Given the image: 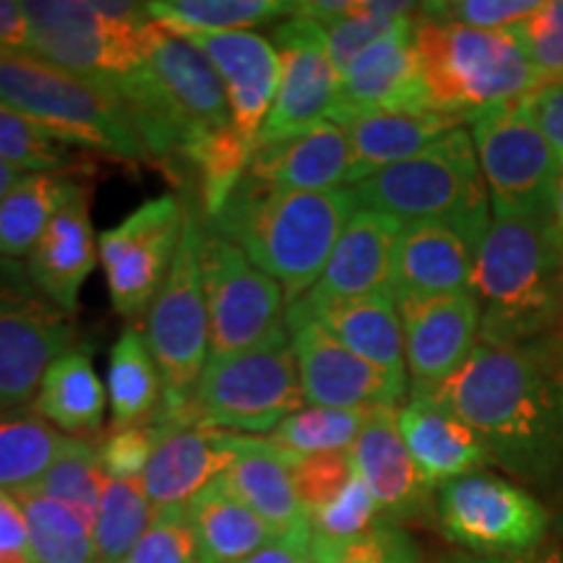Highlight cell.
I'll use <instances>...</instances> for the list:
<instances>
[{"instance_id": "6da1fadb", "label": "cell", "mask_w": 563, "mask_h": 563, "mask_svg": "<svg viewBox=\"0 0 563 563\" xmlns=\"http://www.w3.org/2000/svg\"><path fill=\"white\" fill-rule=\"evenodd\" d=\"M412 394L467 422L509 473L540 483L561 470L563 382L538 347L477 342L446 382Z\"/></svg>"}, {"instance_id": "7a4b0ae2", "label": "cell", "mask_w": 563, "mask_h": 563, "mask_svg": "<svg viewBox=\"0 0 563 563\" xmlns=\"http://www.w3.org/2000/svg\"><path fill=\"white\" fill-rule=\"evenodd\" d=\"M355 209L352 188L287 191L245 175L207 228L235 243L258 269L279 282L290 306L321 279Z\"/></svg>"}, {"instance_id": "3957f363", "label": "cell", "mask_w": 563, "mask_h": 563, "mask_svg": "<svg viewBox=\"0 0 563 563\" xmlns=\"http://www.w3.org/2000/svg\"><path fill=\"white\" fill-rule=\"evenodd\" d=\"M470 290L481 306V342L534 347L551 340L563 290V245L551 211L493 217Z\"/></svg>"}, {"instance_id": "277c9868", "label": "cell", "mask_w": 563, "mask_h": 563, "mask_svg": "<svg viewBox=\"0 0 563 563\" xmlns=\"http://www.w3.org/2000/svg\"><path fill=\"white\" fill-rule=\"evenodd\" d=\"M0 102L63 144H79L125 165L152 159L129 110L110 91L26 51L0 47Z\"/></svg>"}, {"instance_id": "5b68a950", "label": "cell", "mask_w": 563, "mask_h": 563, "mask_svg": "<svg viewBox=\"0 0 563 563\" xmlns=\"http://www.w3.org/2000/svg\"><path fill=\"white\" fill-rule=\"evenodd\" d=\"M422 84L433 110L473 118L493 104L522 100L543 84L511 32H485L418 13Z\"/></svg>"}, {"instance_id": "8992f818", "label": "cell", "mask_w": 563, "mask_h": 563, "mask_svg": "<svg viewBox=\"0 0 563 563\" xmlns=\"http://www.w3.org/2000/svg\"><path fill=\"white\" fill-rule=\"evenodd\" d=\"M357 207L402 224L456 222L490 228V199L470 131L456 129L426 152L352 186Z\"/></svg>"}, {"instance_id": "52a82bcc", "label": "cell", "mask_w": 563, "mask_h": 563, "mask_svg": "<svg viewBox=\"0 0 563 563\" xmlns=\"http://www.w3.org/2000/svg\"><path fill=\"white\" fill-rule=\"evenodd\" d=\"M207 224L188 207L170 274L146 313L144 336L165 384L167 422H186L194 389L209 361V313L201 279V245Z\"/></svg>"}, {"instance_id": "ba28073f", "label": "cell", "mask_w": 563, "mask_h": 563, "mask_svg": "<svg viewBox=\"0 0 563 563\" xmlns=\"http://www.w3.org/2000/svg\"><path fill=\"white\" fill-rule=\"evenodd\" d=\"M306 407L290 336L238 355L209 357L186 422L253 435L272 433Z\"/></svg>"}, {"instance_id": "9c48e42d", "label": "cell", "mask_w": 563, "mask_h": 563, "mask_svg": "<svg viewBox=\"0 0 563 563\" xmlns=\"http://www.w3.org/2000/svg\"><path fill=\"white\" fill-rule=\"evenodd\" d=\"M201 279L209 313V357L238 355L290 336L279 282L209 228L203 230Z\"/></svg>"}, {"instance_id": "30bf717a", "label": "cell", "mask_w": 563, "mask_h": 563, "mask_svg": "<svg viewBox=\"0 0 563 563\" xmlns=\"http://www.w3.org/2000/svg\"><path fill=\"white\" fill-rule=\"evenodd\" d=\"M477 162L493 217H534L551 211L561 159L522 100L493 104L470 118Z\"/></svg>"}, {"instance_id": "8fae6325", "label": "cell", "mask_w": 563, "mask_h": 563, "mask_svg": "<svg viewBox=\"0 0 563 563\" xmlns=\"http://www.w3.org/2000/svg\"><path fill=\"white\" fill-rule=\"evenodd\" d=\"M435 511L452 543L496 559L534 551L548 532L545 506L519 485L488 473L443 483Z\"/></svg>"}, {"instance_id": "7c38bea8", "label": "cell", "mask_w": 563, "mask_h": 563, "mask_svg": "<svg viewBox=\"0 0 563 563\" xmlns=\"http://www.w3.org/2000/svg\"><path fill=\"white\" fill-rule=\"evenodd\" d=\"M186 214L188 203L165 194L141 203L121 224L100 235V264L110 300L123 319L136 321L150 313L178 253Z\"/></svg>"}, {"instance_id": "4fadbf2b", "label": "cell", "mask_w": 563, "mask_h": 563, "mask_svg": "<svg viewBox=\"0 0 563 563\" xmlns=\"http://www.w3.org/2000/svg\"><path fill=\"white\" fill-rule=\"evenodd\" d=\"M74 323L32 282L0 277V410L37 397L51 365L74 350Z\"/></svg>"}, {"instance_id": "5bb4252c", "label": "cell", "mask_w": 563, "mask_h": 563, "mask_svg": "<svg viewBox=\"0 0 563 563\" xmlns=\"http://www.w3.org/2000/svg\"><path fill=\"white\" fill-rule=\"evenodd\" d=\"M279 89L262 139H279L332 121L342 102V76L316 21L290 16L274 26Z\"/></svg>"}, {"instance_id": "9a60e30c", "label": "cell", "mask_w": 563, "mask_h": 563, "mask_svg": "<svg viewBox=\"0 0 563 563\" xmlns=\"http://www.w3.org/2000/svg\"><path fill=\"white\" fill-rule=\"evenodd\" d=\"M287 332L308 405L332 410H382L397 407L405 399L407 382L357 357L319 323L298 321L290 323Z\"/></svg>"}, {"instance_id": "2e32d148", "label": "cell", "mask_w": 563, "mask_h": 563, "mask_svg": "<svg viewBox=\"0 0 563 563\" xmlns=\"http://www.w3.org/2000/svg\"><path fill=\"white\" fill-rule=\"evenodd\" d=\"M141 47L162 97L186 131L183 150L203 133L230 129L232 112L224 84L191 40L150 19L141 30Z\"/></svg>"}, {"instance_id": "e0dca14e", "label": "cell", "mask_w": 563, "mask_h": 563, "mask_svg": "<svg viewBox=\"0 0 563 563\" xmlns=\"http://www.w3.org/2000/svg\"><path fill=\"white\" fill-rule=\"evenodd\" d=\"M412 389L446 382L481 342V306L473 290L397 300Z\"/></svg>"}, {"instance_id": "ac0fdd59", "label": "cell", "mask_w": 563, "mask_h": 563, "mask_svg": "<svg viewBox=\"0 0 563 563\" xmlns=\"http://www.w3.org/2000/svg\"><path fill=\"white\" fill-rule=\"evenodd\" d=\"M243 441L241 433L201 422H170L141 477L152 509L165 511L191 504L235 464Z\"/></svg>"}, {"instance_id": "d6986e66", "label": "cell", "mask_w": 563, "mask_h": 563, "mask_svg": "<svg viewBox=\"0 0 563 563\" xmlns=\"http://www.w3.org/2000/svg\"><path fill=\"white\" fill-rule=\"evenodd\" d=\"M485 232L456 222L405 224L394 251V300L467 292Z\"/></svg>"}, {"instance_id": "ffe728a7", "label": "cell", "mask_w": 563, "mask_h": 563, "mask_svg": "<svg viewBox=\"0 0 563 563\" xmlns=\"http://www.w3.org/2000/svg\"><path fill=\"white\" fill-rule=\"evenodd\" d=\"M186 37V34H183ZM224 84L232 125L256 150L279 89V55L256 32L188 34Z\"/></svg>"}, {"instance_id": "44dd1931", "label": "cell", "mask_w": 563, "mask_h": 563, "mask_svg": "<svg viewBox=\"0 0 563 563\" xmlns=\"http://www.w3.org/2000/svg\"><path fill=\"white\" fill-rule=\"evenodd\" d=\"M350 456L384 519L399 525L431 517L433 485L407 452L394 407L371 410Z\"/></svg>"}, {"instance_id": "7402d4cb", "label": "cell", "mask_w": 563, "mask_h": 563, "mask_svg": "<svg viewBox=\"0 0 563 563\" xmlns=\"http://www.w3.org/2000/svg\"><path fill=\"white\" fill-rule=\"evenodd\" d=\"M405 224L384 211L357 207L347 228L336 241L332 258L313 290L302 295V306L365 298V295L391 292L394 251Z\"/></svg>"}, {"instance_id": "603a6c76", "label": "cell", "mask_w": 563, "mask_h": 563, "mask_svg": "<svg viewBox=\"0 0 563 563\" xmlns=\"http://www.w3.org/2000/svg\"><path fill=\"white\" fill-rule=\"evenodd\" d=\"M97 258L100 243L91 228V188L79 183L26 256V277L63 313L74 316Z\"/></svg>"}, {"instance_id": "cb8c5ba5", "label": "cell", "mask_w": 563, "mask_h": 563, "mask_svg": "<svg viewBox=\"0 0 563 563\" xmlns=\"http://www.w3.org/2000/svg\"><path fill=\"white\" fill-rule=\"evenodd\" d=\"M332 123L342 125L352 144L350 186L426 152L428 146L470 123L441 110H340Z\"/></svg>"}, {"instance_id": "d4e9b609", "label": "cell", "mask_w": 563, "mask_h": 563, "mask_svg": "<svg viewBox=\"0 0 563 563\" xmlns=\"http://www.w3.org/2000/svg\"><path fill=\"white\" fill-rule=\"evenodd\" d=\"M222 485L249 506L279 540L311 543V519L292 481V454L262 435H245L241 456L224 473Z\"/></svg>"}, {"instance_id": "484cf974", "label": "cell", "mask_w": 563, "mask_h": 563, "mask_svg": "<svg viewBox=\"0 0 563 563\" xmlns=\"http://www.w3.org/2000/svg\"><path fill=\"white\" fill-rule=\"evenodd\" d=\"M352 144L332 121L290 136L264 139L253 150L249 175L287 191H336L352 175Z\"/></svg>"}, {"instance_id": "4316f807", "label": "cell", "mask_w": 563, "mask_h": 563, "mask_svg": "<svg viewBox=\"0 0 563 563\" xmlns=\"http://www.w3.org/2000/svg\"><path fill=\"white\" fill-rule=\"evenodd\" d=\"M298 321L319 323L357 357L399 382H407L402 321H399L397 300L391 292L321 302V306L290 302L285 311V323L290 327Z\"/></svg>"}, {"instance_id": "83f0119b", "label": "cell", "mask_w": 563, "mask_h": 563, "mask_svg": "<svg viewBox=\"0 0 563 563\" xmlns=\"http://www.w3.org/2000/svg\"><path fill=\"white\" fill-rule=\"evenodd\" d=\"M415 21L352 60L342 74L340 110H433L415 51Z\"/></svg>"}, {"instance_id": "f1b7e54d", "label": "cell", "mask_w": 563, "mask_h": 563, "mask_svg": "<svg viewBox=\"0 0 563 563\" xmlns=\"http://www.w3.org/2000/svg\"><path fill=\"white\" fill-rule=\"evenodd\" d=\"M397 426L407 452L433 488L481 473V467L493 462L481 435L428 397L410 394V402L397 412Z\"/></svg>"}, {"instance_id": "f546056e", "label": "cell", "mask_w": 563, "mask_h": 563, "mask_svg": "<svg viewBox=\"0 0 563 563\" xmlns=\"http://www.w3.org/2000/svg\"><path fill=\"white\" fill-rule=\"evenodd\" d=\"M104 386L87 350H68L42 378L34 412L70 439H91L102 431Z\"/></svg>"}, {"instance_id": "4dcf8cb0", "label": "cell", "mask_w": 563, "mask_h": 563, "mask_svg": "<svg viewBox=\"0 0 563 563\" xmlns=\"http://www.w3.org/2000/svg\"><path fill=\"white\" fill-rule=\"evenodd\" d=\"M186 509L199 545V563H241L274 540L269 527L238 501L222 481L203 488Z\"/></svg>"}, {"instance_id": "1f68e13d", "label": "cell", "mask_w": 563, "mask_h": 563, "mask_svg": "<svg viewBox=\"0 0 563 563\" xmlns=\"http://www.w3.org/2000/svg\"><path fill=\"white\" fill-rule=\"evenodd\" d=\"M108 399L112 431L146 426L162 418L165 410V384L159 368L139 327H125L110 350Z\"/></svg>"}, {"instance_id": "d6a6232c", "label": "cell", "mask_w": 563, "mask_h": 563, "mask_svg": "<svg viewBox=\"0 0 563 563\" xmlns=\"http://www.w3.org/2000/svg\"><path fill=\"white\" fill-rule=\"evenodd\" d=\"M76 186L66 173H26L0 201V258L30 256Z\"/></svg>"}, {"instance_id": "836d02e7", "label": "cell", "mask_w": 563, "mask_h": 563, "mask_svg": "<svg viewBox=\"0 0 563 563\" xmlns=\"http://www.w3.org/2000/svg\"><path fill=\"white\" fill-rule=\"evenodd\" d=\"M70 435L55 431L34 410H0V490H30L68 446Z\"/></svg>"}, {"instance_id": "e575fe53", "label": "cell", "mask_w": 563, "mask_h": 563, "mask_svg": "<svg viewBox=\"0 0 563 563\" xmlns=\"http://www.w3.org/2000/svg\"><path fill=\"white\" fill-rule=\"evenodd\" d=\"M150 16L178 34L245 32L251 26L290 19L295 3L282 0H159L146 3Z\"/></svg>"}, {"instance_id": "d590c367", "label": "cell", "mask_w": 563, "mask_h": 563, "mask_svg": "<svg viewBox=\"0 0 563 563\" xmlns=\"http://www.w3.org/2000/svg\"><path fill=\"white\" fill-rule=\"evenodd\" d=\"M251 157L253 146L235 131V125L203 133L183 150L180 162L194 173L207 220L220 214L232 191L241 186V180L249 175Z\"/></svg>"}, {"instance_id": "8d00e7d4", "label": "cell", "mask_w": 563, "mask_h": 563, "mask_svg": "<svg viewBox=\"0 0 563 563\" xmlns=\"http://www.w3.org/2000/svg\"><path fill=\"white\" fill-rule=\"evenodd\" d=\"M26 519L30 545L37 563H97L91 530L68 506L37 490L13 493Z\"/></svg>"}, {"instance_id": "74e56055", "label": "cell", "mask_w": 563, "mask_h": 563, "mask_svg": "<svg viewBox=\"0 0 563 563\" xmlns=\"http://www.w3.org/2000/svg\"><path fill=\"white\" fill-rule=\"evenodd\" d=\"M154 519V509L141 481H112L102 490L91 540L97 563H123L136 543L144 538Z\"/></svg>"}, {"instance_id": "f35d334b", "label": "cell", "mask_w": 563, "mask_h": 563, "mask_svg": "<svg viewBox=\"0 0 563 563\" xmlns=\"http://www.w3.org/2000/svg\"><path fill=\"white\" fill-rule=\"evenodd\" d=\"M104 483H108V475L102 473L97 443L87 439H70L45 477L30 490H37L42 496L68 506L89 530H95Z\"/></svg>"}, {"instance_id": "ab89813d", "label": "cell", "mask_w": 563, "mask_h": 563, "mask_svg": "<svg viewBox=\"0 0 563 563\" xmlns=\"http://www.w3.org/2000/svg\"><path fill=\"white\" fill-rule=\"evenodd\" d=\"M371 410H332V407H302L274 428L269 441L287 454L311 456L350 452L361 435Z\"/></svg>"}, {"instance_id": "60d3db41", "label": "cell", "mask_w": 563, "mask_h": 563, "mask_svg": "<svg viewBox=\"0 0 563 563\" xmlns=\"http://www.w3.org/2000/svg\"><path fill=\"white\" fill-rule=\"evenodd\" d=\"M0 159L21 173H60L66 167L76 170V159L63 141L5 102H0Z\"/></svg>"}, {"instance_id": "b9f144b4", "label": "cell", "mask_w": 563, "mask_h": 563, "mask_svg": "<svg viewBox=\"0 0 563 563\" xmlns=\"http://www.w3.org/2000/svg\"><path fill=\"white\" fill-rule=\"evenodd\" d=\"M311 563H420V553L402 527L384 519L357 538H313Z\"/></svg>"}, {"instance_id": "7bdbcfd3", "label": "cell", "mask_w": 563, "mask_h": 563, "mask_svg": "<svg viewBox=\"0 0 563 563\" xmlns=\"http://www.w3.org/2000/svg\"><path fill=\"white\" fill-rule=\"evenodd\" d=\"M352 477H355V464H352L350 452L311 456L292 454L295 490H298V498L308 519L316 517L321 509H327L347 488Z\"/></svg>"}, {"instance_id": "ee69618b", "label": "cell", "mask_w": 563, "mask_h": 563, "mask_svg": "<svg viewBox=\"0 0 563 563\" xmlns=\"http://www.w3.org/2000/svg\"><path fill=\"white\" fill-rule=\"evenodd\" d=\"M123 563H199V545L186 506L154 511L150 530Z\"/></svg>"}, {"instance_id": "f6af8a7d", "label": "cell", "mask_w": 563, "mask_h": 563, "mask_svg": "<svg viewBox=\"0 0 563 563\" xmlns=\"http://www.w3.org/2000/svg\"><path fill=\"white\" fill-rule=\"evenodd\" d=\"M165 418H157L146 426L133 428H118L97 446V456H100L102 473L112 477V481H141L146 473L154 449L162 441L167 431Z\"/></svg>"}, {"instance_id": "bcb514c9", "label": "cell", "mask_w": 563, "mask_h": 563, "mask_svg": "<svg viewBox=\"0 0 563 563\" xmlns=\"http://www.w3.org/2000/svg\"><path fill=\"white\" fill-rule=\"evenodd\" d=\"M378 522H384L382 509H378L376 498L371 496L368 485L363 483V477L355 470V477H352L347 488L327 509L311 517V530L313 538L347 540L373 530Z\"/></svg>"}, {"instance_id": "7dc6e473", "label": "cell", "mask_w": 563, "mask_h": 563, "mask_svg": "<svg viewBox=\"0 0 563 563\" xmlns=\"http://www.w3.org/2000/svg\"><path fill=\"white\" fill-rule=\"evenodd\" d=\"M527 58L540 74V79L551 81L563 76V0H543L530 19L511 30Z\"/></svg>"}, {"instance_id": "c3c4849f", "label": "cell", "mask_w": 563, "mask_h": 563, "mask_svg": "<svg viewBox=\"0 0 563 563\" xmlns=\"http://www.w3.org/2000/svg\"><path fill=\"white\" fill-rule=\"evenodd\" d=\"M543 0H452V3H422L426 16L454 21L485 32H511L532 16Z\"/></svg>"}, {"instance_id": "681fc988", "label": "cell", "mask_w": 563, "mask_h": 563, "mask_svg": "<svg viewBox=\"0 0 563 563\" xmlns=\"http://www.w3.org/2000/svg\"><path fill=\"white\" fill-rule=\"evenodd\" d=\"M525 104L563 165V76L540 84L532 95L525 97Z\"/></svg>"}, {"instance_id": "f907efd6", "label": "cell", "mask_w": 563, "mask_h": 563, "mask_svg": "<svg viewBox=\"0 0 563 563\" xmlns=\"http://www.w3.org/2000/svg\"><path fill=\"white\" fill-rule=\"evenodd\" d=\"M0 563H37L34 561L24 511L11 493L0 490Z\"/></svg>"}, {"instance_id": "816d5d0a", "label": "cell", "mask_w": 563, "mask_h": 563, "mask_svg": "<svg viewBox=\"0 0 563 563\" xmlns=\"http://www.w3.org/2000/svg\"><path fill=\"white\" fill-rule=\"evenodd\" d=\"M311 543H295V540L274 538L272 543L258 548L256 553H251L241 563H311Z\"/></svg>"}, {"instance_id": "f5cc1de1", "label": "cell", "mask_w": 563, "mask_h": 563, "mask_svg": "<svg viewBox=\"0 0 563 563\" xmlns=\"http://www.w3.org/2000/svg\"><path fill=\"white\" fill-rule=\"evenodd\" d=\"M0 47L26 51V19L21 3L13 0H0Z\"/></svg>"}, {"instance_id": "db71d44e", "label": "cell", "mask_w": 563, "mask_h": 563, "mask_svg": "<svg viewBox=\"0 0 563 563\" xmlns=\"http://www.w3.org/2000/svg\"><path fill=\"white\" fill-rule=\"evenodd\" d=\"M551 224H553L555 235H559V241L563 245V165H561V170H559V175H555V183H553Z\"/></svg>"}, {"instance_id": "11a10c76", "label": "cell", "mask_w": 563, "mask_h": 563, "mask_svg": "<svg viewBox=\"0 0 563 563\" xmlns=\"http://www.w3.org/2000/svg\"><path fill=\"white\" fill-rule=\"evenodd\" d=\"M26 173H21L19 167H13V165H9V162L5 159H0V201H3V196L11 191L13 186H16V183L24 178Z\"/></svg>"}, {"instance_id": "9f6ffc18", "label": "cell", "mask_w": 563, "mask_h": 563, "mask_svg": "<svg viewBox=\"0 0 563 563\" xmlns=\"http://www.w3.org/2000/svg\"><path fill=\"white\" fill-rule=\"evenodd\" d=\"M555 347V355H559V363H563V290H561V306H559V319H555L553 334L548 340Z\"/></svg>"}, {"instance_id": "6f0895ef", "label": "cell", "mask_w": 563, "mask_h": 563, "mask_svg": "<svg viewBox=\"0 0 563 563\" xmlns=\"http://www.w3.org/2000/svg\"><path fill=\"white\" fill-rule=\"evenodd\" d=\"M456 563H525L519 559H496V555H477V559H462Z\"/></svg>"}, {"instance_id": "680465c9", "label": "cell", "mask_w": 563, "mask_h": 563, "mask_svg": "<svg viewBox=\"0 0 563 563\" xmlns=\"http://www.w3.org/2000/svg\"><path fill=\"white\" fill-rule=\"evenodd\" d=\"M534 563H563V553L559 551H548L543 559H538Z\"/></svg>"}]
</instances>
